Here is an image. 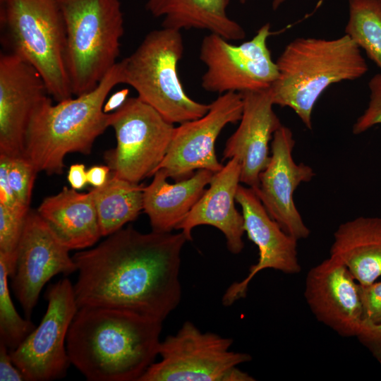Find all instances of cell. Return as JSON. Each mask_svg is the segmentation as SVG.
<instances>
[{
    "label": "cell",
    "instance_id": "obj_1",
    "mask_svg": "<svg viewBox=\"0 0 381 381\" xmlns=\"http://www.w3.org/2000/svg\"><path fill=\"white\" fill-rule=\"evenodd\" d=\"M186 241L181 231L143 234L130 226L75 253L78 308L119 309L163 322L181 298V254Z\"/></svg>",
    "mask_w": 381,
    "mask_h": 381
},
{
    "label": "cell",
    "instance_id": "obj_2",
    "mask_svg": "<svg viewBox=\"0 0 381 381\" xmlns=\"http://www.w3.org/2000/svg\"><path fill=\"white\" fill-rule=\"evenodd\" d=\"M162 322L129 311L78 308L66 349L73 364L90 381H138L158 355Z\"/></svg>",
    "mask_w": 381,
    "mask_h": 381
},
{
    "label": "cell",
    "instance_id": "obj_3",
    "mask_svg": "<svg viewBox=\"0 0 381 381\" xmlns=\"http://www.w3.org/2000/svg\"><path fill=\"white\" fill-rule=\"evenodd\" d=\"M124 83L122 61L117 62L93 90L53 104L49 95L35 107L24 140L23 155L38 172L61 174L66 155L90 153L95 139L109 127L103 107L107 95Z\"/></svg>",
    "mask_w": 381,
    "mask_h": 381
},
{
    "label": "cell",
    "instance_id": "obj_4",
    "mask_svg": "<svg viewBox=\"0 0 381 381\" xmlns=\"http://www.w3.org/2000/svg\"><path fill=\"white\" fill-rule=\"evenodd\" d=\"M276 64L278 77L270 88L274 105L292 109L308 129L315 105L331 85L358 79L368 71L361 49L345 34L296 38Z\"/></svg>",
    "mask_w": 381,
    "mask_h": 381
},
{
    "label": "cell",
    "instance_id": "obj_5",
    "mask_svg": "<svg viewBox=\"0 0 381 381\" xmlns=\"http://www.w3.org/2000/svg\"><path fill=\"white\" fill-rule=\"evenodd\" d=\"M1 42L32 65L56 102L72 97L66 67V29L58 0H0Z\"/></svg>",
    "mask_w": 381,
    "mask_h": 381
},
{
    "label": "cell",
    "instance_id": "obj_6",
    "mask_svg": "<svg viewBox=\"0 0 381 381\" xmlns=\"http://www.w3.org/2000/svg\"><path fill=\"white\" fill-rule=\"evenodd\" d=\"M66 29V67L73 95L87 93L117 63L123 35L119 0H58Z\"/></svg>",
    "mask_w": 381,
    "mask_h": 381
},
{
    "label": "cell",
    "instance_id": "obj_7",
    "mask_svg": "<svg viewBox=\"0 0 381 381\" xmlns=\"http://www.w3.org/2000/svg\"><path fill=\"white\" fill-rule=\"evenodd\" d=\"M183 50L181 31L162 28L150 32L121 61L124 83L173 124L200 118L210 109L190 98L181 84L177 66Z\"/></svg>",
    "mask_w": 381,
    "mask_h": 381
},
{
    "label": "cell",
    "instance_id": "obj_8",
    "mask_svg": "<svg viewBox=\"0 0 381 381\" xmlns=\"http://www.w3.org/2000/svg\"><path fill=\"white\" fill-rule=\"evenodd\" d=\"M109 114L108 124L114 128L116 139V147L104 157L111 174L140 183L159 169L175 126L138 97L128 98Z\"/></svg>",
    "mask_w": 381,
    "mask_h": 381
},
{
    "label": "cell",
    "instance_id": "obj_9",
    "mask_svg": "<svg viewBox=\"0 0 381 381\" xmlns=\"http://www.w3.org/2000/svg\"><path fill=\"white\" fill-rule=\"evenodd\" d=\"M233 339L202 332L193 322L160 341L161 360L152 363L138 381H225L234 367L252 360L250 354L230 350Z\"/></svg>",
    "mask_w": 381,
    "mask_h": 381
},
{
    "label": "cell",
    "instance_id": "obj_10",
    "mask_svg": "<svg viewBox=\"0 0 381 381\" xmlns=\"http://www.w3.org/2000/svg\"><path fill=\"white\" fill-rule=\"evenodd\" d=\"M271 25H262L254 37L238 45L220 35L210 33L202 40L200 59L206 70L202 76L204 90L219 95L267 90L278 77L267 40Z\"/></svg>",
    "mask_w": 381,
    "mask_h": 381
},
{
    "label": "cell",
    "instance_id": "obj_11",
    "mask_svg": "<svg viewBox=\"0 0 381 381\" xmlns=\"http://www.w3.org/2000/svg\"><path fill=\"white\" fill-rule=\"evenodd\" d=\"M48 306L40 325L15 349L11 358L26 381H49L65 377L71 361L66 338L78 310L73 285L67 278L50 284Z\"/></svg>",
    "mask_w": 381,
    "mask_h": 381
},
{
    "label": "cell",
    "instance_id": "obj_12",
    "mask_svg": "<svg viewBox=\"0 0 381 381\" xmlns=\"http://www.w3.org/2000/svg\"><path fill=\"white\" fill-rule=\"evenodd\" d=\"M243 106L241 93L221 94L210 104L204 116L175 127L159 169L175 181L187 179L199 169L214 173L221 170L223 165L215 153L216 140L226 125L241 120Z\"/></svg>",
    "mask_w": 381,
    "mask_h": 381
},
{
    "label": "cell",
    "instance_id": "obj_13",
    "mask_svg": "<svg viewBox=\"0 0 381 381\" xmlns=\"http://www.w3.org/2000/svg\"><path fill=\"white\" fill-rule=\"evenodd\" d=\"M68 249L37 212L29 210L17 248L16 269L11 277L12 290L30 319L40 292L58 274L77 272Z\"/></svg>",
    "mask_w": 381,
    "mask_h": 381
},
{
    "label": "cell",
    "instance_id": "obj_14",
    "mask_svg": "<svg viewBox=\"0 0 381 381\" xmlns=\"http://www.w3.org/2000/svg\"><path fill=\"white\" fill-rule=\"evenodd\" d=\"M269 163L259 176L253 189L270 217L296 240L306 238L310 231L304 223L294 202V193L301 183L310 181L313 169L293 157L295 140L284 126L274 133Z\"/></svg>",
    "mask_w": 381,
    "mask_h": 381
},
{
    "label": "cell",
    "instance_id": "obj_15",
    "mask_svg": "<svg viewBox=\"0 0 381 381\" xmlns=\"http://www.w3.org/2000/svg\"><path fill=\"white\" fill-rule=\"evenodd\" d=\"M236 202L242 210L245 232L257 246L259 258L243 279L232 283L225 291L222 296L225 306L246 298L250 281L263 270L273 269L288 274H298L301 270L298 258V240L284 231L270 217L255 190L240 184Z\"/></svg>",
    "mask_w": 381,
    "mask_h": 381
},
{
    "label": "cell",
    "instance_id": "obj_16",
    "mask_svg": "<svg viewBox=\"0 0 381 381\" xmlns=\"http://www.w3.org/2000/svg\"><path fill=\"white\" fill-rule=\"evenodd\" d=\"M303 294L320 322L341 337H357L365 322L360 284L341 262L329 256L309 270Z\"/></svg>",
    "mask_w": 381,
    "mask_h": 381
},
{
    "label": "cell",
    "instance_id": "obj_17",
    "mask_svg": "<svg viewBox=\"0 0 381 381\" xmlns=\"http://www.w3.org/2000/svg\"><path fill=\"white\" fill-rule=\"evenodd\" d=\"M49 95L43 78L32 65L11 53H1L0 155L23 154L32 114Z\"/></svg>",
    "mask_w": 381,
    "mask_h": 381
},
{
    "label": "cell",
    "instance_id": "obj_18",
    "mask_svg": "<svg viewBox=\"0 0 381 381\" xmlns=\"http://www.w3.org/2000/svg\"><path fill=\"white\" fill-rule=\"evenodd\" d=\"M241 94V119L226 143L222 161L237 158L241 167V183L255 189L270 159V142L282 124L273 110L270 89Z\"/></svg>",
    "mask_w": 381,
    "mask_h": 381
},
{
    "label": "cell",
    "instance_id": "obj_19",
    "mask_svg": "<svg viewBox=\"0 0 381 381\" xmlns=\"http://www.w3.org/2000/svg\"><path fill=\"white\" fill-rule=\"evenodd\" d=\"M241 174V164L234 157L213 174L209 188L205 190L193 209L176 227L188 241L192 240L193 228L210 225L222 232L227 248L232 254L241 253L244 248L243 217L235 207Z\"/></svg>",
    "mask_w": 381,
    "mask_h": 381
},
{
    "label": "cell",
    "instance_id": "obj_20",
    "mask_svg": "<svg viewBox=\"0 0 381 381\" xmlns=\"http://www.w3.org/2000/svg\"><path fill=\"white\" fill-rule=\"evenodd\" d=\"M37 212L69 250L90 248L102 236L91 191L81 193L64 186L44 198Z\"/></svg>",
    "mask_w": 381,
    "mask_h": 381
},
{
    "label": "cell",
    "instance_id": "obj_21",
    "mask_svg": "<svg viewBox=\"0 0 381 381\" xmlns=\"http://www.w3.org/2000/svg\"><path fill=\"white\" fill-rule=\"evenodd\" d=\"M214 173L199 169L187 179L170 183L159 169L151 183L143 188V210L149 217L152 231L169 233L195 206Z\"/></svg>",
    "mask_w": 381,
    "mask_h": 381
},
{
    "label": "cell",
    "instance_id": "obj_22",
    "mask_svg": "<svg viewBox=\"0 0 381 381\" xmlns=\"http://www.w3.org/2000/svg\"><path fill=\"white\" fill-rule=\"evenodd\" d=\"M330 256L341 262L361 286L381 276V218L358 217L334 233Z\"/></svg>",
    "mask_w": 381,
    "mask_h": 381
},
{
    "label": "cell",
    "instance_id": "obj_23",
    "mask_svg": "<svg viewBox=\"0 0 381 381\" xmlns=\"http://www.w3.org/2000/svg\"><path fill=\"white\" fill-rule=\"evenodd\" d=\"M229 0H147V9L163 17L162 28L206 30L229 41L244 39L243 27L231 19L226 8Z\"/></svg>",
    "mask_w": 381,
    "mask_h": 381
},
{
    "label": "cell",
    "instance_id": "obj_24",
    "mask_svg": "<svg viewBox=\"0 0 381 381\" xmlns=\"http://www.w3.org/2000/svg\"><path fill=\"white\" fill-rule=\"evenodd\" d=\"M144 186L134 183L111 174L101 187L92 193L102 236H107L128 222L135 220L143 206Z\"/></svg>",
    "mask_w": 381,
    "mask_h": 381
},
{
    "label": "cell",
    "instance_id": "obj_25",
    "mask_svg": "<svg viewBox=\"0 0 381 381\" xmlns=\"http://www.w3.org/2000/svg\"><path fill=\"white\" fill-rule=\"evenodd\" d=\"M344 34L381 68V0H348Z\"/></svg>",
    "mask_w": 381,
    "mask_h": 381
},
{
    "label": "cell",
    "instance_id": "obj_26",
    "mask_svg": "<svg viewBox=\"0 0 381 381\" xmlns=\"http://www.w3.org/2000/svg\"><path fill=\"white\" fill-rule=\"evenodd\" d=\"M8 274L0 260V342L9 350L17 348L35 328L33 323L22 318L13 304L8 288Z\"/></svg>",
    "mask_w": 381,
    "mask_h": 381
},
{
    "label": "cell",
    "instance_id": "obj_27",
    "mask_svg": "<svg viewBox=\"0 0 381 381\" xmlns=\"http://www.w3.org/2000/svg\"><path fill=\"white\" fill-rule=\"evenodd\" d=\"M0 173L5 176L20 202L29 208L38 173L34 165L23 154L15 156L0 155Z\"/></svg>",
    "mask_w": 381,
    "mask_h": 381
},
{
    "label": "cell",
    "instance_id": "obj_28",
    "mask_svg": "<svg viewBox=\"0 0 381 381\" xmlns=\"http://www.w3.org/2000/svg\"><path fill=\"white\" fill-rule=\"evenodd\" d=\"M370 101L364 112L355 121L352 131L361 134L381 123V73L373 75L368 83Z\"/></svg>",
    "mask_w": 381,
    "mask_h": 381
},
{
    "label": "cell",
    "instance_id": "obj_29",
    "mask_svg": "<svg viewBox=\"0 0 381 381\" xmlns=\"http://www.w3.org/2000/svg\"><path fill=\"white\" fill-rule=\"evenodd\" d=\"M365 322H381V282L368 286L360 285Z\"/></svg>",
    "mask_w": 381,
    "mask_h": 381
},
{
    "label": "cell",
    "instance_id": "obj_30",
    "mask_svg": "<svg viewBox=\"0 0 381 381\" xmlns=\"http://www.w3.org/2000/svg\"><path fill=\"white\" fill-rule=\"evenodd\" d=\"M356 337L381 363V322L377 323L364 322Z\"/></svg>",
    "mask_w": 381,
    "mask_h": 381
},
{
    "label": "cell",
    "instance_id": "obj_31",
    "mask_svg": "<svg viewBox=\"0 0 381 381\" xmlns=\"http://www.w3.org/2000/svg\"><path fill=\"white\" fill-rule=\"evenodd\" d=\"M0 380H25L23 373L13 362L9 353V349L1 342H0Z\"/></svg>",
    "mask_w": 381,
    "mask_h": 381
},
{
    "label": "cell",
    "instance_id": "obj_32",
    "mask_svg": "<svg viewBox=\"0 0 381 381\" xmlns=\"http://www.w3.org/2000/svg\"><path fill=\"white\" fill-rule=\"evenodd\" d=\"M67 180L71 188L75 190H81L87 183V171L83 164H75L70 167Z\"/></svg>",
    "mask_w": 381,
    "mask_h": 381
},
{
    "label": "cell",
    "instance_id": "obj_33",
    "mask_svg": "<svg viewBox=\"0 0 381 381\" xmlns=\"http://www.w3.org/2000/svg\"><path fill=\"white\" fill-rule=\"evenodd\" d=\"M110 171L108 165L93 166L87 171V183L94 188L101 187L109 179Z\"/></svg>",
    "mask_w": 381,
    "mask_h": 381
},
{
    "label": "cell",
    "instance_id": "obj_34",
    "mask_svg": "<svg viewBox=\"0 0 381 381\" xmlns=\"http://www.w3.org/2000/svg\"><path fill=\"white\" fill-rule=\"evenodd\" d=\"M129 90L122 89L113 94L109 99L104 103L103 110L105 113L109 114L117 110L121 107L126 99L128 98V95Z\"/></svg>",
    "mask_w": 381,
    "mask_h": 381
},
{
    "label": "cell",
    "instance_id": "obj_35",
    "mask_svg": "<svg viewBox=\"0 0 381 381\" xmlns=\"http://www.w3.org/2000/svg\"><path fill=\"white\" fill-rule=\"evenodd\" d=\"M286 0H273L272 7L273 10H277Z\"/></svg>",
    "mask_w": 381,
    "mask_h": 381
},
{
    "label": "cell",
    "instance_id": "obj_36",
    "mask_svg": "<svg viewBox=\"0 0 381 381\" xmlns=\"http://www.w3.org/2000/svg\"><path fill=\"white\" fill-rule=\"evenodd\" d=\"M242 4H244L246 3L248 0H238Z\"/></svg>",
    "mask_w": 381,
    "mask_h": 381
}]
</instances>
